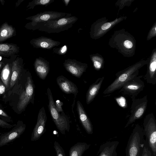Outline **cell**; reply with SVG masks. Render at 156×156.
<instances>
[{"mask_svg":"<svg viewBox=\"0 0 156 156\" xmlns=\"http://www.w3.org/2000/svg\"><path fill=\"white\" fill-rule=\"evenodd\" d=\"M136 43L132 35L125 29H121L114 31L109 39L108 45L124 57H130L135 54Z\"/></svg>","mask_w":156,"mask_h":156,"instance_id":"1","label":"cell"},{"mask_svg":"<svg viewBox=\"0 0 156 156\" xmlns=\"http://www.w3.org/2000/svg\"><path fill=\"white\" fill-rule=\"evenodd\" d=\"M148 62V59L142 60L123 70L118 72L115 75L116 77L115 80L105 90L103 93L108 94L120 89L128 80L138 76L139 69L144 65H147Z\"/></svg>","mask_w":156,"mask_h":156,"instance_id":"2","label":"cell"},{"mask_svg":"<svg viewBox=\"0 0 156 156\" xmlns=\"http://www.w3.org/2000/svg\"><path fill=\"white\" fill-rule=\"evenodd\" d=\"M78 19L76 17L73 16L69 17H66L57 20H49L38 24L32 29H37L48 34L58 33L72 27Z\"/></svg>","mask_w":156,"mask_h":156,"instance_id":"3","label":"cell"},{"mask_svg":"<svg viewBox=\"0 0 156 156\" xmlns=\"http://www.w3.org/2000/svg\"><path fill=\"white\" fill-rule=\"evenodd\" d=\"M143 129L136 125L128 139L126 149V156H141L144 145Z\"/></svg>","mask_w":156,"mask_h":156,"instance_id":"4","label":"cell"},{"mask_svg":"<svg viewBox=\"0 0 156 156\" xmlns=\"http://www.w3.org/2000/svg\"><path fill=\"white\" fill-rule=\"evenodd\" d=\"M126 18V16H121L110 22H108V20L106 17L97 20L91 25L90 32V37L95 40L100 38Z\"/></svg>","mask_w":156,"mask_h":156,"instance_id":"5","label":"cell"},{"mask_svg":"<svg viewBox=\"0 0 156 156\" xmlns=\"http://www.w3.org/2000/svg\"><path fill=\"white\" fill-rule=\"evenodd\" d=\"M47 93L48 99V107L52 119L57 128L62 134L69 132L70 129V123L68 118L65 114L61 115L56 110L52 94L50 89L48 88Z\"/></svg>","mask_w":156,"mask_h":156,"instance_id":"6","label":"cell"},{"mask_svg":"<svg viewBox=\"0 0 156 156\" xmlns=\"http://www.w3.org/2000/svg\"><path fill=\"white\" fill-rule=\"evenodd\" d=\"M144 135L153 156H156V120L154 114L147 115L144 120Z\"/></svg>","mask_w":156,"mask_h":156,"instance_id":"7","label":"cell"},{"mask_svg":"<svg viewBox=\"0 0 156 156\" xmlns=\"http://www.w3.org/2000/svg\"><path fill=\"white\" fill-rule=\"evenodd\" d=\"M132 103L131 105L130 115L129 120L125 128L127 127L136 120L141 118L144 114L147 106L148 100L147 95L142 98H132Z\"/></svg>","mask_w":156,"mask_h":156,"instance_id":"8","label":"cell"},{"mask_svg":"<svg viewBox=\"0 0 156 156\" xmlns=\"http://www.w3.org/2000/svg\"><path fill=\"white\" fill-rule=\"evenodd\" d=\"M143 76H137L128 80L120 88L119 92L131 98H136L144 87V82L141 79Z\"/></svg>","mask_w":156,"mask_h":156,"instance_id":"9","label":"cell"},{"mask_svg":"<svg viewBox=\"0 0 156 156\" xmlns=\"http://www.w3.org/2000/svg\"><path fill=\"white\" fill-rule=\"evenodd\" d=\"M71 13L53 11L41 12L27 19L30 20V25L32 29L38 24L49 20H58L66 17H70Z\"/></svg>","mask_w":156,"mask_h":156,"instance_id":"10","label":"cell"},{"mask_svg":"<svg viewBox=\"0 0 156 156\" xmlns=\"http://www.w3.org/2000/svg\"><path fill=\"white\" fill-rule=\"evenodd\" d=\"M26 125L18 123L12 130L0 135V147L11 143L20 137L26 129Z\"/></svg>","mask_w":156,"mask_h":156,"instance_id":"11","label":"cell"},{"mask_svg":"<svg viewBox=\"0 0 156 156\" xmlns=\"http://www.w3.org/2000/svg\"><path fill=\"white\" fill-rule=\"evenodd\" d=\"M47 117L44 107L40 110L37 116V122L32 133L31 140L36 141L45 132L46 123Z\"/></svg>","mask_w":156,"mask_h":156,"instance_id":"12","label":"cell"},{"mask_svg":"<svg viewBox=\"0 0 156 156\" xmlns=\"http://www.w3.org/2000/svg\"><path fill=\"white\" fill-rule=\"evenodd\" d=\"M34 87L31 78H27L25 88L22 93L18 103L17 108L19 111L23 110L32 99L34 93Z\"/></svg>","mask_w":156,"mask_h":156,"instance_id":"13","label":"cell"},{"mask_svg":"<svg viewBox=\"0 0 156 156\" xmlns=\"http://www.w3.org/2000/svg\"><path fill=\"white\" fill-rule=\"evenodd\" d=\"M63 66L68 72L78 78L80 77L88 67L87 63H82L76 59L70 58L65 60Z\"/></svg>","mask_w":156,"mask_h":156,"instance_id":"14","label":"cell"},{"mask_svg":"<svg viewBox=\"0 0 156 156\" xmlns=\"http://www.w3.org/2000/svg\"><path fill=\"white\" fill-rule=\"evenodd\" d=\"M147 70L144 77L147 83L155 85L156 83V49H154L148 58Z\"/></svg>","mask_w":156,"mask_h":156,"instance_id":"15","label":"cell"},{"mask_svg":"<svg viewBox=\"0 0 156 156\" xmlns=\"http://www.w3.org/2000/svg\"><path fill=\"white\" fill-rule=\"evenodd\" d=\"M30 44L34 47L45 49H51L61 44L60 42L55 41L52 39L44 36L33 39L30 41Z\"/></svg>","mask_w":156,"mask_h":156,"instance_id":"16","label":"cell"},{"mask_svg":"<svg viewBox=\"0 0 156 156\" xmlns=\"http://www.w3.org/2000/svg\"><path fill=\"white\" fill-rule=\"evenodd\" d=\"M57 83L61 90L66 94L76 95L78 91L76 85L63 76H60L56 79Z\"/></svg>","mask_w":156,"mask_h":156,"instance_id":"17","label":"cell"},{"mask_svg":"<svg viewBox=\"0 0 156 156\" xmlns=\"http://www.w3.org/2000/svg\"><path fill=\"white\" fill-rule=\"evenodd\" d=\"M76 107L79 119L83 128L88 134H92L93 133L92 124L82 105L79 101L77 102Z\"/></svg>","mask_w":156,"mask_h":156,"instance_id":"18","label":"cell"},{"mask_svg":"<svg viewBox=\"0 0 156 156\" xmlns=\"http://www.w3.org/2000/svg\"><path fill=\"white\" fill-rule=\"evenodd\" d=\"M34 66L35 71L39 77L43 80L45 79L50 70L49 62L40 57L36 59Z\"/></svg>","mask_w":156,"mask_h":156,"instance_id":"19","label":"cell"},{"mask_svg":"<svg viewBox=\"0 0 156 156\" xmlns=\"http://www.w3.org/2000/svg\"><path fill=\"white\" fill-rule=\"evenodd\" d=\"M117 141H108L100 147L98 156H117L116 151L119 144Z\"/></svg>","mask_w":156,"mask_h":156,"instance_id":"20","label":"cell"},{"mask_svg":"<svg viewBox=\"0 0 156 156\" xmlns=\"http://www.w3.org/2000/svg\"><path fill=\"white\" fill-rule=\"evenodd\" d=\"M104 79V76L98 78L90 86L86 94V102L87 104L93 101L98 94Z\"/></svg>","mask_w":156,"mask_h":156,"instance_id":"21","label":"cell"},{"mask_svg":"<svg viewBox=\"0 0 156 156\" xmlns=\"http://www.w3.org/2000/svg\"><path fill=\"white\" fill-rule=\"evenodd\" d=\"M90 146V144L84 142L77 143L70 148L69 156H82Z\"/></svg>","mask_w":156,"mask_h":156,"instance_id":"22","label":"cell"},{"mask_svg":"<svg viewBox=\"0 0 156 156\" xmlns=\"http://www.w3.org/2000/svg\"><path fill=\"white\" fill-rule=\"evenodd\" d=\"M21 71V66L18 60L14 61L12 63V74L10 82V86L12 87L16 83Z\"/></svg>","mask_w":156,"mask_h":156,"instance_id":"23","label":"cell"},{"mask_svg":"<svg viewBox=\"0 0 156 156\" xmlns=\"http://www.w3.org/2000/svg\"><path fill=\"white\" fill-rule=\"evenodd\" d=\"M14 32V30L12 26L6 23L3 24L0 28V42L11 37Z\"/></svg>","mask_w":156,"mask_h":156,"instance_id":"24","label":"cell"},{"mask_svg":"<svg viewBox=\"0 0 156 156\" xmlns=\"http://www.w3.org/2000/svg\"><path fill=\"white\" fill-rule=\"evenodd\" d=\"M90 57L95 70H99L103 68L105 61L102 55L98 53H96L90 55Z\"/></svg>","mask_w":156,"mask_h":156,"instance_id":"25","label":"cell"},{"mask_svg":"<svg viewBox=\"0 0 156 156\" xmlns=\"http://www.w3.org/2000/svg\"><path fill=\"white\" fill-rule=\"evenodd\" d=\"M15 45L5 44H0V55H9L17 51Z\"/></svg>","mask_w":156,"mask_h":156,"instance_id":"26","label":"cell"},{"mask_svg":"<svg viewBox=\"0 0 156 156\" xmlns=\"http://www.w3.org/2000/svg\"><path fill=\"white\" fill-rule=\"evenodd\" d=\"M10 70L9 65L6 64L2 70L1 74V78L4 84L6 87L8 86L10 78Z\"/></svg>","mask_w":156,"mask_h":156,"instance_id":"27","label":"cell"},{"mask_svg":"<svg viewBox=\"0 0 156 156\" xmlns=\"http://www.w3.org/2000/svg\"><path fill=\"white\" fill-rule=\"evenodd\" d=\"M54 1V0H34L29 3L28 6L31 9H33L36 5L47 6Z\"/></svg>","mask_w":156,"mask_h":156,"instance_id":"28","label":"cell"},{"mask_svg":"<svg viewBox=\"0 0 156 156\" xmlns=\"http://www.w3.org/2000/svg\"><path fill=\"white\" fill-rule=\"evenodd\" d=\"M54 144L56 156H66L64 150L58 142L55 141Z\"/></svg>","mask_w":156,"mask_h":156,"instance_id":"29","label":"cell"},{"mask_svg":"<svg viewBox=\"0 0 156 156\" xmlns=\"http://www.w3.org/2000/svg\"><path fill=\"white\" fill-rule=\"evenodd\" d=\"M68 50V46L66 45L59 48H54L53 52L60 55H64L66 54Z\"/></svg>","mask_w":156,"mask_h":156,"instance_id":"30","label":"cell"},{"mask_svg":"<svg viewBox=\"0 0 156 156\" xmlns=\"http://www.w3.org/2000/svg\"><path fill=\"white\" fill-rule=\"evenodd\" d=\"M133 1L132 0H118L115 3V5L118 6L120 9H121L126 5H130Z\"/></svg>","mask_w":156,"mask_h":156,"instance_id":"31","label":"cell"},{"mask_svg":"<svg viewBox=\"0 0 156 156\" xmlns=\"http://www.w3.org/2000/svg\"><path fill=\"white\" fill-rule=\"evenodd\" d=\"M141 156H152V153L145 139Z\"/></svg>","mask_w":156,"mask_h":156,"instance_id":"32","label":"cell"},{"mask_svg":"<svg viewBox=\"0 0 156 156\" xmlns=\"http://www.w3.org/2000/svg\"><path fill=\"white\" fill-rule=\"evenodd\" d=\"M156 36V22H155L149 30L147 37V40L149 41Z\"/></svg>","mask_w":156,"mask_h":156,"instance_id":"33","label":"cell"},{"mask_svg":"<svg viewBox=\"0 0 156 156\" xmlns=\"http://www.w3.org/2000/svg\"><path fill=\"white\" fill-rule=\"evenodd\" d=\"M115 100L119 106L123 108L127 106V103L125 98L123 97L116 98Z\"/></svg>","mask_w":156,"mask_h":156,"instance_id":"34","label":"cell"},{"mask_svg":"<svg viewBox=\"0 0 156 156\" xmlns=\"http://www.w3.org/2000/svg\"><path fill=\"white\" fill-rule=\"evenodd\" d=\"M55 105L56 109L58 112L64 113L62 108V106L63 105L62 102L59 100H57L55 102Z\"/></svg>","mask_w":156,"mask_h":156,"instance_id":"35","label":"cell"},{"mask_svg":"<svg viewBox=\"0 0 156 156\" xmlns=\"http://www.w3.org/2000/svg\"><path fill=\"white\" fill-rule=\"evenodd\" d=\"M15 125H11L4 120L0 119V127L2 128H9L15 126Z\"/></svg>","mask_w":156,"mask_h":156,"instance_id":"36","label":"cell"},{"mask_svg":"<svg viewBox=\"0 0 156 156\" xmlns=\"http://www.w3.org/2000/svg\"><path fill=\"white\" fill-rule=\"evenodd\" d=\"M5 90V87L2 82L0 81V95L3 94Z\"/></svg>","mask_w":156,"mask_h":156,"instance_id":"37","label":"cell"},{"mask_svg":"<svg viewBox=\"0 0 156 156\" xmlns=\"http://www.w3.org/2000/svg\"><path fill=\"white\" fill-rule=\"evenodd\" d=\"M0 115L6 117H8V115L1 108H0Z\"/></svg>","mask_w":156,"mask_h":156,"instance_id":"38","label":"cell"},{"mask_svg":"<svg viewBox=\"0 0 156 156\" xmlns=\"http://www.w3.org/2000/svg\"><path fill=\"white\" fill-rule=\"evenodd\" d=\"M71 0H62V1L64 3L66 6H67L68 5L70 1Z\"/></svg>","mask_w":156,"mask_h":156,"instance_id":"39","label":"cell"},{"mask_svg":"<svg viewBox=\"0 0 156 156\" xmlns=\"http://www.w3.org/2000/svg\"><path fill=\"white\" fill-rule=\"evenodd\" d=\"M1 66H2L1 64V63H0V69L1 68Z\"/></svg>","mask_w":156,"mask_h":156,"instance_id":"40","label":"cell"},{"mask_svg":"<svg viewBox=\"0 0 156 156\" xmlns=\"http://www.w3.org/2000/svg\"></svg>","mask_w":156,"mask_h":156,"instance_id":"41","label":"cell"}]
</instances>
